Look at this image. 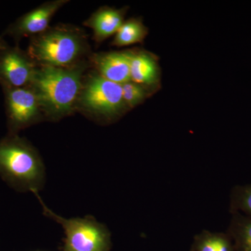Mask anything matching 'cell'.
I'll list each match as a JSON object with an SVG mask.
<instances>
[{
    "label": "cell",
    "mask_w": 251,
    "mask_h": 251,
    "mask_svg": "<svg viewBox=\"0 0 251 251\" xmlns=\"http://www.w3.org/2000/svg\"><path fill=\"white\" fill-rule=\"evenodd\" d=\"M10 133L32 125L37 120L41 107L30 87L4 89Z\"/></svg>",
    "instance_id": "cell-6"
},
{
    "label": "cell",
    "mask_w": 251,
    "mask_h": 251,
    "mask_svg": "<svg viewBox=\"0 0 251 251\" xmlns=\"http://www.w3.org/2000/svg\"><path fill=\"white\" fill-rule=\"evenodd\" d=\"M84 68L41 66L36 69L30 87L35 92L41 109L53 118L72 112L81 92Z\"/></svg>",
    "instance_id": "cell-2"
},
{
    "label": "cell",
    "mask_w": 251,
    "mask_h": 251,
    "mask_svg": "<svg viewBox=\"0 0 251 251\" xmlns=\"http://www.w3.org/2000/svg\"><path fill=\"white\" fill-rule=\"evenodd\" d=\"M83 35L72 28H53L41 33L31 41L29 56L41 66L67 68L85 51Z\"/></svg>",
    "instance_id": "cell-3"
},
{
    "label": "cell",
    "mask_w": 251,
    "mask_h": 251,
    "mask_svg": "<svg viewBox=\"0 0 251 251\" xmlns=\"http://www.w3.org/2000/svg\"><path fill=\"white\" fill-rule=\"evenodd\" d=\"M122 88L124 100L128 109L135 108L154 94L153 91L131 80L122 85Z\"/></svg>",
    "instance_id": "cell-16"
},
{
    "label": "cell",
    "mask_w": 251,
    "mask_h": 251,
    "mask_svg": "<svg viewBox=\"0 0 251 251\" xmlns=\"http://www.w3.org/2000/svg\"><path fill=\"white\" fill-rule=\"evenodd\" d=\"M193 251H234L228 233L202 231L195 238Z\"/></svg>",
    "instance_id": "cell-14"
},
{
    "label": "cell",
    "mask_w": 251,
    "mask_h": 251,
    "mask_svg": "<svg viewBox=\"0 0 251 251\" xmlns=\"http://www.w3.org/2000/svg\"><path fill=\"white\" fill-rule=\"evenodd\" d=\"M36 68L32 59L18 48H6L0 52V82L4 89L30 85Z\"/></svg>",
    "instance_id": "cell-7"
},
{
    "label": "cell",
    "mask_w": 251,
    "mask_h": 251,
    "mask_svg": "<svg viewBox=\"0 0 251 251\" xmlns=\"http://www.w3.org/2000/svg\"><path fill=\"white\" fill-rule=\"evenodd\" d=\"M130 50L98 54L95 64L104 78L123 85L130 80Z\"/></svg>",
    "instance_id": "cell-10"
},
{
    "label": "cell",
    "mask_w": 251,
    "mask_h": 251,
    "mask_svg": "<svg viewBox=\"0 0 251 251\" xmlns=\"http://www.w3.org/2000/svg\"><path fill=\"white\" fill-rule=\"evenodd\" d=\"M231 216L227 233L233 242L234 251H251V217L239 213Z\"/></svg>",
    "instance_id": "cell-12"
},
{
    "label": "cell",
    "mask_w": 251,
    "mask_h": 251,
    "mask_svg": "<svg viewBox=\"0 0 251 251\" xmlns=\"http://www.w3.org/2000/svg\"><path fill=\"white\" fill-rule=\"evenodd\" d=\"M43 207L44 215L62 226L65 237L62 251H110L111 234L106 226L99 223L93 216L65 219L50 209L39 192H34Z\"/></svg>",
    "instance_id": "cell-4"
},
{
    "label": "cell",
    "mask_w": 251,
    "mask_h": 251,
    "mask_svg": "<svg viewBox=\"0 0 251 251\" xmlns=\"http://www.w3.org/2000/svg\"><path fill=\"white\" fill-rule=\"evenodd\" d=\"M229 212L251 217V184L237 185L232 188L229 196Z\"/></svg>",
    "instance_id": "cell-15"
},
{
    "label": "cell",
    "mask_w": 251,
    "mask_h": 251,
    "mask_svg": "<svg viewBox=\"0 0 251 251\" xmlns=\"http://www.w3.org/2000/svg\"><path fill=\"white\" fill-rule=\"evenodd\" d=\"M6 48H7V46H6V43L0 37V52L6 49Z\"/></svg>",
    "instance_id": "cell-17"
},
{
    "label": "cell",
    "mask_w": 251,
    "mask_h": 251,
    "mask_svg": "<svg viewBox=\"0 0 251 251\" xmlns=\"http://www.w3.org/2000/svg\"><path fill=\"white\" fill-rule=\"evenodd\" d=\"M149 33V29L140 18H130L122 25L117 31L112 45L122 47L143 43Z\"/></svg>",
    "instance_id": "cell-13"
},
{
    "label": "cell",
    "mask_w": 251,
    "mask_h": 251,
    "mask_svg": "<svg viewBox=\"0 0 251 251\" xmlns=\"http://www.w3.org/2000/svg\"><path fill=\"white\" fill-rule=\"evenodd\" d=\"M79 98L86 110L107 121L117 120L128 110L124 100L122 85L100 75L91 77Z\"/></svg>",
    "instance_id": "cell-5"
},
{
    "label": "cell",
    "mask_w": 251,
    "mask_h": 251,
    "mask_svg": "<svg viewBox=\"0 0 251 251\" xmlns=\"http://www.w3.org/2000/svg\"><path fill=\"white\" fill-rule=\"evenodd\" d=\"M127 10L128 7L120 9L108 6L100 8L87 20L85 25L93 29L96 41L101 42L117 34L125 23Z\"/></svg>",
    "instance_id": "cell-11"
},
{
    "label": "cell",
    "mask_w": 251,
    "mask_h": 251,
    "mask_svg": "<svg viewBox=\"0 0 251 251\" xmlns=\"http://www.w3.org/2000/svg\"><path fill=\"white\" fill-rule=\"evenodd\" d=\"M130 76V80L156 93L161 87V70L158 57L145 50H131Z\"/></svg>",
    "instance_id": "cell-8"
},
{
    "label": "cell",
    "mask_w": 251,
    "mask_h": 251,
    "mask_svg": "<svg viewBox=\"0 0 251 251\" xmlns=\"http://www.w3.org/2000/svg\"><path fill=\"white\" fill-rule=\"evenodd\" d=\"M67 2L54 1L43 4L18 20L8 29L7 32L14 37H21L44 32L49 27L50 21L57 10Z\"/></svg>",
    "instance_id": "cell-9"
},
{
    "label": "cell",
    "mask_w": 251,
    "mask_h": 251,
    "mask_svg": "<svg viewBox=\"0 0 251 251\" xmlns=\"http://www.w3.org/2000/svg\"><path fill=\"white\" fill-rule=\"evenodd\" d=\"M0 175L20 192H39L45 184V166L40 155L14 133L0 141Z\"/></svg>",
    "instance_id": "cell-1"
}]
</instances>
